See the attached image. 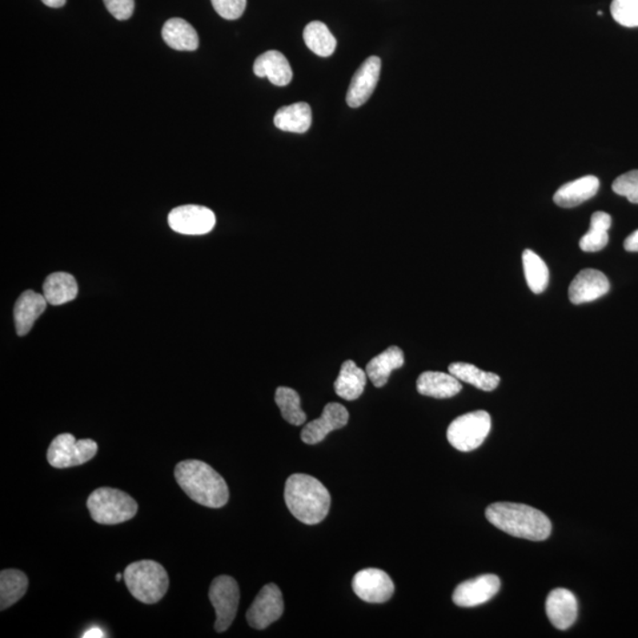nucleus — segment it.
I'll return each instance as SVG.
<instances>
[{
    "mask_svg": "<svg viewBox=\"0 0 638 638\" xmlns=\"http://www.w3.org/2000/svg\"><path fill=\"white\" fill-rule=\"evenodd\" d=\"M174 476L179 486L195 503L210 508L227 504L230 489L226 481L204 461H182L176 465Z\"/></svg>",
    "mask_w": 638,
    "mask_h": 638,
    "instance_id": "f257e3e1",
    "label": "nucleus"
},
{
    "mask_svg": "<svg viewBox=\"0 0 638 638\" xmlns=\"http://www.w3.org/2000/svg\"><path fill=\"white\" fill-rule=\"evenodd\" d=\"M284 497L292 515L303 524L322 523L330 509V493L319 480L311 476L297 473L288 477L285 484Z\"/></svg>",
    "mask_w": 638,
    "mask_h": 638,
    "instance_id": "f03ea898",
    "label": "nucleus"
},
{
    "mask_svg": "<svg viewBox=\"0 0 638 638\" xmlns=\"http://www.w3.org/2000/svg\"><path fill=\"white\" fill-rule=\"evenodd\" d=\"M489 523L509 536L533 541L548 539L552 525L539 509L516 503H495L486 509Z\"/></svg>",
    "mask_w": 638,
    "mask_h": 638,
    "instance_id": "7ed1b4c3",
    "label": "nucleus"
},
{
    "mask_svg": "<svg viewBox=\"0 0 638 638\" xmlns=\"http://www.w3.org/2000/svg\"><path fill=\"white\" fill-rule=\"evenodd\" d=\"M123 580L132 597L144 604L158 603L170 587L166 570L155 560H140L128 565Z\"/></svg>",
    "mask_w": 638,
    "mask_h": 638,
    "instance_id": "20e7f679",
    "label": "nucleus"
},
{
    "mask_svg": "<svg viewBox=\"0 0 638 638\" xmlns=\"http://www.w3.org/2000/svg\"><path fill=\"white\" fill-rule=\"evenodd\" d=\"M90 516L96 523L116 525L131 520L138 513L139 505L126 492L110 487L95 489L87 501Z\"/></svg>",
    "mask_w": 638,
    "mask_h": 638,
    "instance_id": "39448f33",
    "label": "nucleus"
},
{
    "mask_svg": "<svg viewBox=\"0 0 638 638\" xmlns=\"http://www.w3.org/2000/svg\"><path fill=\"white\" fill-rule=\"evenodd\" d=\"M492 420L487 412L476 411L456 417L447 431V439L460 452L479 448L491 432Z\"/></svg>",
    "mask_w": 638,
    "mask_h": 638,
    "instance_id": "423d86ee",
    "label": "nucleus"
},
{
    "mask_svg": "<svg viewBox=\"0 0 638 638\" xmlns=\"http://www.w3.org/2000/svg\"><path fill=\"white\" fill-rule=\"evenodd\" d=\"M98 451L94 440H76L74 435L66 433L52 440L47 457L52 467L69 468L88 463Z\"/></svg>",
    "mask_w": 638,
    "mask_h": 638,
    "instance_id": "0eeeda50",
    "label": "nucleus"
},
{
    "mask_svg": "<svg viewBox=\"0 0 638 638\" xmlns=\"http://www.w3.org/2000/svg\"><path fill=\"white\" fill-rule=\"evenodd\" d=\"M211 603L215 609L214 628L218 633L226 632L234 623L238 612L240 590L235 578L219 576L212 581L210 593Z\"/></svg>",
    "mask_w": 638,
    "mask_h": 638,
    "instance_id": "6e6552de",
    "label": "nucleus"
},
{
    "mask_svg": "<svg viewBox=\"0 0 638 638\" xmlns=\"http://www.w3.org/2000/svg\"><path fill=\"white\" fill-rule=\"evenodd\" d=\"M173 231L186 235L210 234L215 226V214L210 208L199 204H184L174 208L168 215Z\"/></svg>",
    "mask_w": 638,
    "mask_h": 638,
    "instance_id": "1a4fd4ad",
    "label": "nucleus"
},
{
    "mask_svg": "<svg viewBox=\"0 0 638 638\" xmlns=\"http://www.w3.org/2000/svg\"><path fill=\"white\" fill-rule=\"evenodd\" d=\"M284 612V601L282 591L276 584H267L260 590L251 608L248 609L246 618L250 627L256 630H264L278 621Z\"/></svg>",
    "mask_w": 638,
    "mask_h": 638,
    "instance_id": "9d476101",
    "label": "nucleus"
},
{
    "mask_svg": "<svg viewBox=\"0 0 638 638\" xmlns=\"http://www.w3.org/2000/svg\"><path fill=\"white\" fill-rule=\"evenodd\" d=\"M356 596L367 603L381 604L394 595L395 585L387 572L380 569H365L357 572L352 580Z\"/></svg>",
    "mask_w": 638,
    "mask_h": 638,
    "instance_id": "9b49d317",
    "label": "nucleus"
},
{
    "mask_svg": "<svg viewBox=\"0 0 638 638\" xmlns=\"http://www.w3.org/2000/svg\"><path fill=\"white\" fill-rule=\"evenodd\" d=\"M500 580L496 575H483L461 583L453 593V601L461 608H473L491 601L499 592Z\"/></svg>",
    "mask_w": 638,
    "mask_h": 638,
    "instance_id": "f8f14e48",
    "label": "nucleus"
},
{
    "mask_svg": "<svg viewBox=\"0 0 638 638\" xmlns=\"http://www.w3.org/2000/svg\"><path fill=\"white\" fill-rule=\"evenodd\" d=\"M348 421L349 412L343 404L328 403L324 407L322 416L305 425L300 436H302L303 443L317 445L322 443L331 432L345 427Z\"/></svg>",
    "mask_w": 638,
    "mask_h": 638,
    "instance_id": "ddd939ff",
    "label": "nucleus"
},
{
    "mask_svg": "<svg viewBox=\"0 0 638 638\" xmlns=\"http://www.w3.org/2000/svg\"><path fill=\"white\" fill-rule=\"evenodd\" d=\"M381 59L371 56L365 59L351 79L347 94L349 107L359 108L371 99L380 79Z\"/></svg>",
    "mask_w": 638,
    "mask_h": 638,
    "instance_id": "4468645a",
    "label": "nucleus"
},
{
    "mask_svg": "<svg viewBox=\"0 0 638 638\" xmlns=\"http://www.w3.org/2000/svg\"><path fill=\"white\" fill-rule=\"evenodd\" d=\"M610 283L603 272L587 268L580 271L569 288V298L571 303L580 305L593 302L607 295Z\"/></svg>",
    "mask_w": 638,
    "mask_h": 638,
    "instance_id": "2eb2a0df",
    "label": "nucleus"
},
{
    "mask_svg": "<svg viewBox=\"0 0 638 638\" xmlns=\"http://www.w3.org/2000/svg\"><path fill=\"white\" fill-rule=\"evenodd\" d=\"M547 613L553 627L567 630L577 620V598L568 589H555L547 600Z\"/></svg>",
    "mask_w": 638,
    "mask_h": 638,
    "instance_id": "dca6fc26",
    "label": "nucleus"
},
{
    "mask_svg": "<svg viewBox=\"0 0 638 638\" xmlns=\"http://www.w3.org/2000/svg\"><path fill=\"white\" fill-rule=\"evenodd\" d=\"M47 304L43 295L32 290L23 292L14 309L16 330L19 336H26L31 330L36 320L46 311Z\"/></svg>",
    "mask_w": 638,
    "mask_h": 638,
    "instance_id": "f3484780",
    "label": "nucleus"
},
{
    "mask_svg": "<svg viewBox=\"0 0 638 638\" xmlns=\"http://www.w3.org/2000/svg\"><path fill=\"white\" fill-rule=\"evenodd\" d=\"M254 71L260 78H267L277 87H285L292 81L290 63L282 52L271 50L264 52L256 59Z\"/></svg>",
    "mask_w": 638,
    "mask_h": 638,
    "instance_id": "a211bd4d",
    "label": "nucleus"
},
{
    "mask_svg": "<svg viewBox=\"0 0 638 638\" xmlns=\"http://www.w3.org/2000/svg\"><path fill=\"white\" fill-rule=\"evenodd\" d=\"M417 392L421 395L434 399H451L463 391L461 381L452 374L440 371H424L416 382Z\"/></svg>",
    "mask_w": 638,
    "mask_h": 638,
    "instance_id": "6ab92c4d",
    "label": "nucleus"
},
{
    "mask_svg": "<svg viewBox=\"0 0 638 638\" xmlns=\"http://www.w3.org/2000/svg\"><path fill=\"white\" fill-rule=\"evenodd\" d=\"M600 190V180L593 175L583 176L575 182L563 184L553 196L558 206L572 208L593 198Z\"/></svg>",
    "mask_w": 638,
    "mask_h": 638,
    "instance_id": "aec40b11",
    "label": "nucleus"
},
{
    "mask_svg": "<svg viewBox=\"0 0 638 638\" xmlns=\"http://www.w3.org/2000/svg\"><path fill=\"white\" fill-rule=\"evenodd\" d=\"M404 354L399 347L392 345L387 350L381 352L368 363L365 372L372 384L377 388H382L388 383L389 377L396 369L403 368Z\"/></svg>",
    "mask_w": 638,
    "mask_h": 638,
    "instance_id": "412c9836",
    "label": "nucleus"
},
{
    "mask_svg": "<svg viewBox=\"0 0 638 638\" xmlns=\"http://www.w3.org/2000/svg\"><path fill=\"white\" fill-rule=\"evenodd\" d=\"M367 379V372L357 367L354 361H345L335 381L336 394L347 401L357 400L363 394Z\"/></svg>",
    "mask_w": 638,
    "mask_h": 638,
    "instance_id": "4be33fe9",
    "label": "nucleus"
},
{
    "mask_svg": "<svg viewBox=\"0 0 638 638\" xmlns=\"http://www.w3.org/2000/svg\"><path fill=\"white\" fill-rule=\"evenodd\" d=\"M162 38L174 50L194 51L199 47V36L194 27L182 18H172L164 23Z\"/></svg>",
    "mask_w": 638,
    "mask_h": 638,
    "instance_id": "5701e85b",
    "label": "nucleus"
},
{
    "mask_svg": "<svg viewBox=\"0 0 638 638\" xmlns=\"http://www.w3.org/2000/svg\"><path fill=\"white\" fill-rule=\"evenodd\" d=\"M78 294L74 276L67 272H55L47 277L43 284V296L51 305H62L74 300Z\"/></svg>",
    "mask_w": 638,
    "mask_h": 638,
    "instance_id": "b1692460",
    "label": "nucleus"
},
{
    "mask_svg": "<svg viewBox=\"0 0 638 638\" xmlns=\"http://www.w3.org/2000/svg\"><path fill=\"white\" fill-rule=\"evenodd\" d=\"M275 126L280 131L303 134L311 127L312 112L308 103L299 102L280 108L275 115Z\"/></svg>",
    "mask_w": 638,
    "mask_h": 638,
    "instance_id": "393cba45",
    "label": "nucleus"
},
{
    "mask_svg": "<svg viewBox=\"0 0 638 638\" xmlns=\"http://www.w3.org/2000/svg\"><path fill=\"white\" fill-rule=\"evenodd\" d=\"M29 580L26 573L16 569L0 572V610L10 608L26 595Z\"/></svg>",
    "mask_w": 638,
    "mask_h": 638,
    "instance_id": "a878e982",
    "label": "nucleus"
},
{
    "mask_svg": "<svg viewBox=\"0 0 638 638\" xmlns=\"http://www.w3.org/2000/svg\"><path fill=\"white\" fill-rule=\"evenodd\" d=\"M449 374L455 376L461 382L475 385L484 392H492L499 385L500 377L493 372H487L476 368V365L456 362L448 367Z\"/></svg>",
    "mask_w": 638,
    "mask_h": 638,
    "instance_id": "bb28decb",
    "label": "nucleus"
},
{
    "mask_svg": "<svg viewBox=\"0 0 638 638\" xmlns=\"http://www.w3.org/2000/svg\"><path fill=\"white\" fill-rule=\"evenodd\" d=\"M612 216L605 212L593 213L590 230L581 236L580 247L584 252H598L603 250L609 243L608 231L612 226Z\"/></svg>",
    "mask_w": 638,
    "mask_h": 638,
    "instance_id": "cd10ccee",
    "label": "nucleus"
},
{
    "mask_svg": "<svg viewBox=\"0 0 638 638\" xmlns=\"http://www.w3.org/2000/svg\"><path fill=\"white\" fill-rule=\"evenodd\" d=\"M303 38L309 49L320 58H329L336 50L335 36L322 22L309 23L304 29Z\"/></svg>",
    "mask_w": 638,
    "mask_h": 638,
    "instance_id": "c85d7f7f",
    "label": "nucleus"
},
{
    "mask_svg": "<svg viewBox=\"0 0 638 638\" xmlns=\"http://www.w3.org/2000/svg\"><path fill=\"white\" fill-rule=\"evenodd\" d=\"M525 278L533 294H541L549 285V268L544 260L531 250L523 254Z\"/></svg>",
    "mask_w": 638,
    "mask_h": 638,
    "instance_id": "c756f323",
    "label": "nucleus"
},
{
    "mask_svg": "<svg viewBox=\"0 0 638 638\" xmlns=\"http://www.w3.org/2000/svg\"><path fill=\"white\" fill-rule=\"evenodd\" d=\"M276 403L278 405L285 421L294 425H302L307 421L302 405H300V396L292 388H277Z\"/></svg>",
    "mask_w": 638,
    "mask_h": 638,
    "instance_id": "7c9ffc66",
    "label": "nucleus"
},
{
    "mask_svg": "<svg viewBox=\"0 0 638 638\" xmlns=\"http://www.w3.org/2000/svg\"><path fill=\"white\" fill-rule=\"evenodd\" d=\"M612 18L625 27L638 26V0H612Z\"/></svg>",
    "mask_w": 638,
    "mask_h": 638,
    "instance_id": "2f4dec72",
    "label": "nucleus"
},
{
    "mask_svg": "<svg viewBox=\"0 0 638 638\" xmlns=\"http://www.w3.org/2000/svg\"><path fill=\"white\" fill-rule=\"evenodd\" d=\"M612 191L618 195L625 196L630 203L638 204V171L618 176L612 183Z\"/></svg>",
    "mask_w": 638,
    "mask_h": 638,
    "instance_id": "473e14b6",
    "label": "nucleus"
},
{
    "mask_svg": "<svg viewBox=\"0 0 638 638\" xmlns=\"http://www.w3.org/2000/svg\"><path fill=\"white\" fill-rule=\"evenodd\" d=\"M216 14L227 21H235L242 17L246 9V0H211Z\"/></svg>",
    "mask_w": 638,
    "mask_h": 638,
    "instance_id": "72a5a7b5",
    "label": "nucleus"
},
{
    "mask_svg": "<svg viewBox=\"0 0 638 638\" xmlns=\"http://www.w3.org/2000/svg\"><path fill=\"white\" fill-rule=\"evenodd\" d=\"M107 10L118 21H127L134 14L135 2L134 0H103Z\"/></svg>",
    "mask_w": 638,
    "mask_h": 638,
    "instance_id": "f704fd0d",
    "label": "nucleus"
},
{
    "mask_svg": "<svg viewBox=\"0 0 638 638\" xmlns=\"http://www.w3.org/2000/svg\"><path fill=\"white\" fill-rule=\"evenodd\" d=\"M624 248L628 252H638V230L633 232V234L625 239Z\"/></svg>",
    "mask_w": 638,
    "mask_h": 638,
    "instance_id": "c9c22d12",
    "label": "nucleus"
},
{
    "mask_svg": "<svg viewBox=\"0 0 638 638\" xmlns=\"http://www.w3.org/2000/svg\"><path fill=\"white\" fill-rule=\"evenodd\" d=\"M42 2L43 4H46L47 6L58 9V7L66 5L67 0H42Z\"/></svg>",
    "mask_w": 638,
    "mask_h": 638,
    "instance_id": "e433bc0d",
    "label": "nucleus"
},
{
    "mask_svg": "<svg viewBox=\"0 0 638 638\" xmlns=\"http://www.w3.org/2000/svg\"><path fill=\"white\" fill-rule=\"evenodd\" d=\"M83 637L84 638H87V637H91V638L92 637H104V635H103V632L101 629L91 628V629L88 630V632L86 633H84Z\"/></svg>",
    "mask_w": 638,
    "mask_h": 638,
    "instance_id": "4c0bfd02",
    "label": "nucleus"
},
{
    "mask_svg": "<svg viewBox=\"0 0 638 638\" xmlns=\"http://www.w3.org/2000/svg\"><path fill=\"white\" fill-rule=\"evenodd\" d=\"M122 578H123V575H121V573H118V575H116V580H118V581L121 580Z\"/></svg>",
    "mask_w": 638,
    "mask_h": 638,
    "instance_id": "58836bf2",
    "label": "nucleus"
}]
</instances>
